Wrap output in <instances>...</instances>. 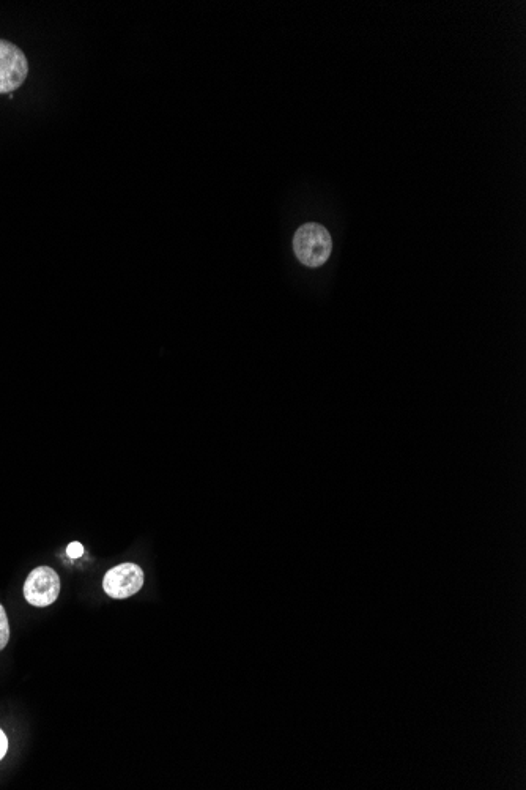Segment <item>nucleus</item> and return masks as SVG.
I'll list each match as a JSON object with an SVG mask.
<instances>
[{"label":"nucleus","mask_w":526,"mask_h":790,"mask_svg":"<svg viewBox=\"0 0 526 790\" xmlns=\"http://www.w3.org/2000/svg\"><path fill=\"white\" fill-rule=\"evenodd\" d=\"M333 250V240L330 232L322 224H303L293 237V251L297 254L298 261L306 267H322Z\"/></svg>","instance_id":"1"},{"label":"nucleus","mask_w":526,"mask_h":790,"mask_svg":"<svg viewBox=\"0 0 526 790\" xmlns=\"http://www.w3.org/2000/svg\"><path fill=\"white\" fill-rule=\"evenodd\" d=\"M29 75L26 54L10 41L0 40V94H13Z\"/></svg>","instance_id":"2"},{"label":"nucleus","mask_w":526,"mask_h":790,"mask_svg":"<svg viewBox=\"0 0 526 790\" xmlns=\"http://www.w3.org/2000/svg\"><path fill=\"white\" fill-rule=\"evenodd\" d=\"M60 578L49 567L35 568L24 582V598L35 608L51 606L59 598Z\"/></svg>","instance_id":"3"},{"label":"nucleus","mask_w":526,"mask_h":790,"mask_svg":"<svg viewBox=\"0 0 526 790\" xmlns=\"http://www.w3.org/2000/svg\"><path fill=\"white\" fill-rule=\"evenodd\" d=\"M144 586V571L136 563H120L106 573L103 579L104 592L114 600L133 597Z\"/></svg>","instance_id":"4"},{"label":"nucleus","mask_w":526,"mask_h":790,"mask_svg":"<svg viewBox=\"0 0 526 790\" xmlns=\"http://www.w3.org/2000/svg\"><path fill=\"white\" fill-rule=\"evenodd\" d=\"M10 641V623H8L7 612L0 604V650H4Z\"/></svg>","instance_id":"5"},{"label":"nucleus","mask_w":526,"mask_h":790,"mask_svg":"<svg viewBox=\"0 0 526 790\" xmlns=\"http://www.w3.org/2000/svg\"><path fill=\"white\" fill-rule=\"evenodd\" d=\"M82 554H84V546L78 543V541H73V543L68 545L67 556L70 557V559H79V557H82Z\"/></svg>","instance_id":"6"},{"label":"nucleus","mask_w":526,"mask_h":790,"mask_svg":"<svg viewBox=\"0 0 526 790\" xmlns=\"http://www.w3.org/2000/svg\"><path fill=\"white\" fill-rule=\"evenodd\" d=\"M8 750V740L4 732L0 731V759H4L5 753Z\"/></svg>","instance_id":"7"}]
</instances>
